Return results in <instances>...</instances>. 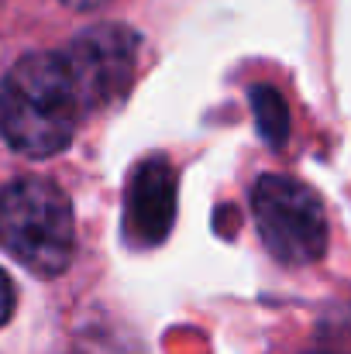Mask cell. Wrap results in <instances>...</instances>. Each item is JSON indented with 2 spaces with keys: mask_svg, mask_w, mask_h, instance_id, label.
<instances>
[{
  "mask_svg": "<svg viewBox=\"0 0 351 354\" xmlns=\"http://www.w3.org/2000/svg\"><path fill=\"white\" fill-rule=\"evenodd\" d=\"M262 244L282 265H314L327 251V214L317 193L289 176H262L251 189Z\"/></svg>",
  "mask_w": 351,
  "mask_h": 354,
  "instance_id": "3957f363",
  "label": "cell"
},
{
  "mask_svg": "<svg viewBox=\"0 0 351 354\" xmlns=\"http://www.w3.org/2000/svg\"><path fill=\"white\" fill-rule=\"evenodd\" d=\"M66 7H73V10H90V7H100V3H107V0H62Z\"/></svg>",
  "mask_w": 351,
  "mask_h": 354,
  "instance_id": "ba28073f",
  "label": "cell"
},
{
  "mask_svg": "<svg viewBox=\"0 0 351 354\" xmlns=\"http://www.w3.org/2000/svg\"><path fill=\"white\" fill-rule=\"evenodd\" d=\"M310 354H341V351H310Z\"/></svg>",
  "mask_w": 351,
  "mask_h": 354,
  "instance_id": "9c48e42d",
  "label": "cell"
},
{
  "mask_svg": "<svg viewBox=\"0 0 351 354\" xmlns=\"http://www.w3.org/2000/svg\"><path fill=\"white\" fill-rule=\"evenodd\" d=\"M251 107H255V118H258V127L269 141H282L286 131H289V118H286V104L282 97L272 90V86H255L251 90Z\"/></svg>",
  "mask_w": 351,
  "mask_h": 354,
  "instance_id": "8992f818",
  "label": "cell"
},
{
  "mask_svg": "<svg viewBox=\"0 0 351 354\" xmlns=\"http://www.w3.org/2000/svg\"><path fill=\"white\" fill-rule=\"evenodd\" d=\"M0 248L35 275H62L76 251L69 196L48 179H17L0 189Z\"/></svg>",
  "mask_w": 351,
  "mask_h": 354,
  "instance_id": "7a4b0ae2",
  "label": "cell"
},
{
  "mask_svg": "<svg viewBox=\"0 0 351 354\" xmlns=\"http://www.w3.org/2000/svg\"><path fill=\"white\" fill-rule=\"evenodd\" d=\"M10 313H14V286H10L7 272L0 268V327L10 320Z\"/></svg>",
  "mask_w": 351,
  "mask_h": 354,
  "instance_id": "52a82bcc",
  "label": "cell"
},
{
  "mask_svg": "<svg viewBox=\"0 0 351 354\" xmlns=\"http://www.w3.org/2000/svg\"><path fill=\"white\" fill-rule=\"evenodd\" d=\"M176 221V172L165 158H145L124 193V234L138 248H152Z\"/></svg>",
  "mask_w": 351,
  "mask_h": 354,
  "instance_id": "5b68a950",
  "label": "cell"
},
{
  "mask_svg": "<svg viewBox=\"0 0 351 354\" xmlns=\"http://www.w3.org/2000/svg\"><path fill=\"white\" fill-rule=\"evenodd\" d=\"M90 111L62 52L17 59L0 80V134L28 158L62 151Z\"/></svg>",
  "mask_w": 351,
  "mask_h": 354,
  "instance_id": "6da1fadb",
  "label": "cell"
},
{
  "mask_svg": "<svg viewBox=\"0 0 351 354\" xmlns=\"http://www.w3.org/2000/svg\"><path fill=\"white\" fill-rule=\"evenodd\" d=\"M62 55L80 83L87 111L97 114L127 97L138 73V35L124 24H100L76 35Z\"/></svg>",
  "mask_w": 351,
  "mask_h": 354,
  "instance_id": "277c9868",
  "label": "cell"
}]
</instances>
